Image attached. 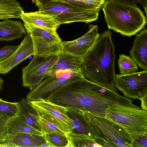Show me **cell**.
<instances>
[{
    "instance_id": "35",
    "label": "cell",
    "mask_w": 147,
    "mask_h": 147,
    "mask_svg": "<svg viewBox=\"0 0 147 147\" xmlns=\"http://www.w3.org/2000/svg\"><path fill=\"white\" fill-rule=\"evenodd\" d=\"M54 147L51 144L50 142L47 141H46V142L42 145L40 147Z\"/></svg>"
},
{
    "instance_id": "16",
    "label": "cell",
    "mask_w": 147,
    "mask_h": 147,
    "mask_svg": "<svg viewBox=\"0 0 147 147\" xmlns=\"http://www.w3.org/2000/svg\"><path fill=\"white\" fill-rule=\"evenodd\" d=\"M20 19L23 21L24 24L56 30L59 26L53 16L39 10L33 12H24Z\"/></svg>"
},
{
    "instance_id": "22",
    "label": "cell",
    "mask_w": 147,
    "mask_h": 147,
    "mask_svg": "<svg viewBox=\"0 0 147 147\" xmlns=\"http://www.w3.org/2000/svg\"><path fill=\"white\" fill-rule=\"evenodd\" d=\"M66 136L68 142L65 147H101L94 139L86 135L71 132Z\"/></svg>"
},
{
    "instance_id": "27",
    "label": "cell",
    "mask_w": 147,
    "mask_h": 147,
    "mask_svg": "<svg viewBox=\"0 0 147 147\" xmlns=\"http://www.w3.org/2000/svg\"><path fill=\"white\" fill-rule=\"evenodd\" d=\"M42 136L46 141L50 142L54 147H65L68 142L66 136L56 133L43 134Z\"/></svg>"
},
{
    "instance_id": "4",
    "label": "cell",
    "mask_w": 147,
    "mask_h": 147,
    "mask_svg": "<svg viewBox=\"0 0 147 147\" xmlns=\"http://www.w3.org/2000/svg\"><path fill=\"white\" fill-rule=\"evenodd\" d=\"M76 111L80 119L101 147H132L130 135L121 125L106 117Z\"/></svg>"
},
{
    "instance_id": "10",
    "label": "cell",
    "mask_w": 147,
    "mask_h": 147,
    "mask_svg": "<svg viewBox=\"0 0 147 147\" xmlns=\"http://www.w3.org/2000/svg\"><path fill=\"white\" fill-rule=\"evenodd\" d=\"M83 77L82 73L69 70L58 71L54 75L45 78L39 85L31 90L26 98L30 101L46 99L53 92Z\"/></svg>"
},
{
    "instance_id": "28",
    "label": "cell",
    "mask_w": 147,
    "mask_h": 147,
    "mask_svg": "<svg viewBox=\"0 0 147 147\" xmlns=\"http://www.w3.org/2000/svg\"><path fill=\"white\" fill-rule=\"evenodd\" d=\"M37 121L39 125L42 135L43 134L54 132L66 136L65 133L55 125L39 115L37 119Z\"/></svg>"
},
{
    "instance_id": "29",
    "label": "cell",
    "mask_w": 147,
    "mask_h": 147,
    "mask_svg": "<svg viewBox=\"0 0 147 147\" xmlns=\"http://www.w3.org/2000/svg\"><path fill=\"white\" fill-rule=\"evenodd\" d=\"M53 0H34L36 5L38 8L48 2ZM81 8L91 11L86 4L82 0H62Z\"/></svg>"
},
{
    "instance_id": "13",
    "label": "cell",
    "mask_w": 147,
    "mask_h": 147,
    "mask_svg": "<svg viewBox=\"0 0 147 147\" xmlns=\"http://www.w3.org/2000/svg\"><path fill=\"white\" fill-rule=\"evenodd\" d=\"M34 53L30 34L27 33L18 48L8 57L0 62V74L8 73L13 68Z\"/></svg>"
},
{
    "instance_id": "6",
    "label": "cell",
    "mask_w": 147,
    "mask_h": 147,
    "mask_svg": "<svg viewBox=\"0 0 147 147\" xmlns=\"http://www.w3.org/2000/svg\"><path fill=\"white\" fill-rule=\"evenodd\" d=\"M32 40L34 55L47 57L57 55L61 50L62 41L56 30L24 24Z\"/></svg>"
},
{
    "instance_id": "31",
    "label": "cell",
    "mask_w": 147,
    "mask_h": 147,
    "mask_svg": "<svg viewBox=\"0 0 147 147\" xmlns=\"http://www.w3.org/2000/svg\"><path fill=\"white\" fill-rule=\"evenodd\" d=\"M7 122L0 116V144L3 142L7 136Z\"/></svg>"
},
{
    "instance_id": "14",
    "label": "cell",
    "mask_w": 147,
    "mask_h": 147,
    "mask_svg": "<svg viewBox=\"0 0 147 147\" xmlns=\"http://www.w3.org/2000/svg\"><path fill=\"white\" fill-rule=\"evenodd\" d=\"M46 141L42 135L18 133L7 136L0 147H40Z\"/></svg>"
},
{
    "instance_id": "34",
    "label": "cell",
    "mask_w": 147,
    "mask_h": 147,
    "mask_svg": "<svg viewBox=\"0 0 147 147\" xmlns=\"http://www.w3.org/2000/svg\"><path fill=\"white\" fill-rule=\"evenodd\" d=\"M138 3H140L143 6L146 14L147 19V0H137Z\"/></svg>"
},
{
    "instance_id": "8",
    "label": "cell",
    "mask_w": 147,
    "mask_h": 147,
    "mask_svg": "<svg viewBox=\"0 0 147 147\" xmlns=\"http://www.w3.org/2000/svg\"><path fill=\"white\" fill-rule=\"evenodd\" d=\"M28 101L38 115L54 124L66 134L72 132L73 120L67 114L66 108L46 99Z\"/></svg>"
},
{
    "instance_id": "5",
    "label": "cell",
    "mask_w": 147,
    "mask_h": 147,
    "mask_svg": "<svg viewBox=\"0 0 147 147\" xmlns=\"http://www.w3.org/2000/svg\"><path fill=\"white\" fill-rule=\"evenodd\" d=\"M38 9L40 11L53 16L59 25L77 22L88 24L97 20L99 13L78 7L62 0L50 1Z\"/></svg>"
},
{
    "instance_id": "24",
    "label": "cell",
    "mask_w": 147,
    "mask_h": 147,
    "mask_svg": "<svg viewBox=\"0 0 147 147\" xmlns=\"http://www.w3.org/2000/svg\"><path fill=\"white\" fill-rule=\"evenodd\" d=\"M67 109V114L73 120V129L72 132L86 135L94 139L92 133L81 119L77 111Z\"/></svg>"
},
{
    "instance_id": "21",
    "label": "cell",
    "mask_w": 147,
    "mask_h": 147,
    "mask_svg": "<svg viewBox=\"0 0 147 147\" xmlns=\"http://www.w3.org/2000/svg\"><path fill=\"white\" fill-rule=\"evenodd\" d=\"M7 126V136L18 133H28L42 136L41 131L25 123L18 116L9 120Z\"/></svg>"
},
{
    "instance_id": "11",
    "label": "cell",
    "mask_w": 147,
    "mask_h": 147,
    "mask_svg": "<svg viewBox=\"0 0 147 147\" xmlns=\"http://www.w3.org/2000/svg\"><path fill=\"white\" fill-rule=\"evenodd\" d=\"M115 86L125 97L139 99L147 93V71L115 75Z\"/></svg>"
},
{
    "instance_id": "23",
    "label": "cell",
    "mask_w": 147,
    "mask_h": 147,
    "mask_svg": "<svg viewBox=\"0 0 147 147\" xmlns=\"http://www.w3.org/2000/svg\"><path fill=\"white\" fill-rule=\"evenodd\" d=\"M20 108L19 102H11L0 98V116L7 122L18 116Z\"/></svg>"
},
{
    "instance_id": "19",
    "label": "cell",
    "mask_w": 147,
    "mask_h": 147,
    "mask_svg": "<svg viewBox=\"0 0 147 147\" xmlns=\"http://www.w3.org/2000/svg\"><path fill=\"white\" fill-rule=\"evenodd\" d=\"M19 102L20 108L18 116L25 123L41 131L37 121L38 116L37 111L28 103L26 98H22Z\"/></svg>"
},
{
    "instance_id": "32",
    "label": "cell",
    "mask_w": 147,
    "mask_h": 147,
    "mask_svg": "<svg viewBox=\"0 0 147 147\" xmlns=\"http://www.w3.org/2000/svg\"><path fill=\"white\" fill-rule=\"evenodd\" d=\"M139 99L141 101V106L142 109L147 110V93L144 95Z\"/></svg>"
},
{
    "instance_id": "18",
    "label": "cell",
    "mask_w": 147,
    "mask_h": 147,
    "mask_svg": "<svg viewBox=\"0 0 147 147\" xmlns=\"http://www.w3.org/2000/svg\"><path fill=\"white\" fill-rule=\"evenodd\" d=\"M26 31L20 21L6 19L0 22V41H9L21 38Z\"/></svg>"
},
{
    "instance_id": "7",
    "label": "cell",
    "mask_w": 147,
    "mask_h": 147,
    "mask_svg": "<svg viewBox=\"0 0 147 147\" xmlns=\"http://www.w3.org/2000/svg\"><path fill=\"white\" fill-rule=\"evenodd\" d=\"M106 117L134 131L147 132V110L119 106L107 109Z\"/></svg>"
},
{
    "instance_id": "33",
    "label": "cell",
    "mask_w": 147,
    "mask_h": 147,
    "mask_svg": "<svg viewBox=\"0 0 147 147\" xmlns=\"http://www.w3.org/2000/svg\"><path fill=\"white\" fill-rule=\"evenodd\" d=\"M115 0L127 4L133 5H136L138 3L137 0Z\"/></svg>"
},
{
    "instance_id": "30",
    "label": "cell",
    "mask_w": 147,
    "mask_h": 147,
    "mask_svg": "<svg viewBox=\"0 0 147 147\" xmlns=\"http://www.w3.org/2000/svg\"><path fill=\"white\" fill-rule=\"evenodd\" d=\"M17 45H7L0 49V62L8 57L18 48Z\"/></svg>"
},
{
    "instance_id": "17",
    "label": "cell",
    "mask_w": 147,
    "mask_h": 147,
    "mask_svg": "<svg viewBox=\"0 0 147 147\" xmlns=\"http://www.w3.org/2000/svg\"><path fill=\"white\" fill-rule=\"evenodd\" d=\"M57 55L58 59L53 67L50 76L54 75L58 71L66 70L82 73V67L83 58L61 50Z\"/></svg>"
},
{
    "instance_id": "3",
    "label": "cell",
    "mask_w": 147,
    "mask_h": 147,
    "mask_svg": "<svg viewBox=\"0 0 147 147\" xmlns=\"http://www.w3.org/2000/svg\"><path fill=\"white\" fill-rule=\"evenodd\" d=\"M108 29L130 37L144 28L147 19L139 7L106 0L102 7Z\"/></svg>"
},
{
    "instance_id": "20",
    "label": "cell",
    "mask_w": 147,
    "mask_h": 147,
    "mask_svg": "<svg viewBox=\"0 0 147 147\" xmlns=\"http://www.w3.org/2000/svg\"><path fill=\"white\" fill-rule=\"evenodd\" d=\"M24 12L19 3L16 0H0V20L20 18Z\"/></svg>"
},
{
    "instance_id": "12",
    "label": "cell",
    "mask_w": 147,
    "mask_h": 147,
    "mask_svg": "<svg viewBox=\"0 0 147 147\" xmlns=\"http://www.w3.org/2000/svg\"><path fill=\"white\" fill-rule=\"evenodd\" d=\"M100 34L98 26L90 24L88 32L81 37L72 41H62L61 50L83 58L93 47Z\"/></svg>"
},
{
    "instance_id": "9",
    "label": "cell",
    "mask_w": 147,
    "mask_h": 147,
    "mask_svg": "<svg viewBox=\"0 0 147 147\" xmlns=\"http://www.w3.org/2000/svg\"><path fill=\"white\" fill-rule=\"evenodd\" d=\"M58 58L57 54L47 57L33 55L28 64L22 68L23 86L31 90L39 85L50 75Z\"/></svg>"
},
{
    "instance_id": "15",
    "label": "cell",
    "mask_w": 147,
    "mask_h": 147,
    "mask_svg": "<svg viewBox=\"0 0 147 147\" xmlns=\"http://www.w3.org/2000/svg\"><path fill=\"white\" fill-rule=\"evenodd\" d=\"M130 56L140 67L147 69V30L145 29L137 35L131 49Z\"/></svg>"
},
{
    "instance_id": "2",
    "label": "cell",
    "mask_w": 147,
    "mask_h": 147,
    "mask_svg": "<svg viewBox=\"0 0 147 147\" xmlns=\"http://www.w3.org/2000/svg\"><path fill=\"white\" fill-rule=\"evenodd\" d=\"M112 34L106 30L100 34L83 58L82 71L86 79L117 92L115 86V55Z\"/></svg>"
},
{
    "instance_id": "36",
    "label": "cell",
    "mask_w": 147,
    "mask_h": 147,
    "mask_svg": "<svg viewBox=\"0 0 147 147\" xmlns=\"http://www.w3.org/2000/svg\"><path fill=\"white\" fill-rule=\"evenodd\" d=\"M4 81L3 79L1 77L0 74V91L2 88Z\"/></svg>"
},
{
    "instance_id": "25",
    "label": "cell",
    "mask_w": 147,
    "mask_h": 147,
    "mask_svg": "<svg viewBox=\"0 0 147 147\" xmlns=\"http://www.w3.org/2000/svg\"><path fill=\"white\" fill-rule=\"evenodd\" d=\"M117 63L121 74H131L138 70V65L133 59L125 55H119Z\"/></svg>"
},
{
    "instance_id": "1",
    "label": "cell",
    "mask_w": 147,
    "mask_h": 147,
    "mask_svg": "<svg viewBox=\"0 0 147 147\" xmlns=\"http://www.w3.org/2000/svg\"><path fill=\"white\" fill-rule=\"evenodd\" d=\"M52 100L53 103L67 109L104 117L107 109L109 108L121 106L141 108L129 98L84 77L55 91Z\"/></svg>"
},
{
    "instance_id": "26",
    "label": "cell",
    "mask_w": 147,
    "mask_h": 147,
    "mask_svg": "<svg viewBox=\"0 0 147 147\" xmlns=\"http://www.w3.org/2000/svg\"><path fill=\"white\" fill-rule=\"evenodd\" d=\"M123 127L132 139V147H147V132L136 131L126 127Z\"/></svg>"
}]
</instances>
